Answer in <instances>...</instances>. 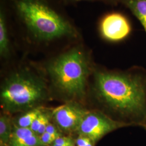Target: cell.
Returning <instances> with one entry per match:
<instances>
[{
	"label": "cell",
	"instance_id": "6da1fadb",
	"mask_svg": "<svg viewBox=\"0 0 146 146\" xmlns=\"http://www.w3.org/2000/svg\"><path fill=\"white\" fill-rule=\"evenodd\" d=\"M94 78L101 104L122 122L146 129V69L134 66L123 72L96 70Z\"/></svg>",
	"mask_w": 146,
	"mask_h": 146
},
{
	"label": "cell",
	"instance_id": "7a4b0ae2",
	"mask_svg": "<svg viewBox=\"0 0 146 146\" xmlns=\"http://www.w3.org/2000/svg\"><path fill=\"white\" fill-rule=\"evenodd\" d=\"M23 31L36 43L76 39L78 29L49 0H11Z\"/></svg>",
	"mask_w": 146,
	"mask_h": 146
},
{
	"label": "cell",
	"instance_id": "3957f363",
	"mask_svg": "<svg viewBox=\"0 0 146 146\" xmlns=\"http://www.w3.org/2000/svg\"><path fill=\"white\" fill-rule=\"evenodd\" d=\"M47 69L54 85L63 94L78 99L84 96L91 62L82 47H74L52 58Z\"/></svg>",
	"mask_w": 146,
	"mask_h": 146
},
{
	"label": "cell",
	"instance_id": "277c9868",
	"mask_svg": "<svg viewBox=\"0 0 146 146\" xmlns=\"http://www.w3.org/2000/svg\"><path fill=\"white\" fill-rule=\"evenodd\" d=\"M46 87L42 80L27 69L7 78L1 92V105L9 111L29 110L44 99Z\"/></svg>",
	"mask_w": 146,
	"mask_h": 146
},
{
	"label": "cell",
	"instance_id": "5b68a950",
	"mask_svg": "<svg viewBox=\"0 0 146 146\" xmlns=\"http://www.w3.org/2000/svg\"><path fill=\"white\" fill-rule=\"evenodd\" d=\"M129 126L110 117L101 111L93 110L87 111L76 131L79 135L88 137L95 144L110 132Z\"/></svg>",
	"mask_w": 146,
	"mask_h": 146
},
{
	"label": "cell",
	"instance_id": "8992f818",
	"mask_svg": "<svg viewBox=\"0 0 146 146\" xmlns=\"http://www.w3.org/2000/svg\"><path fill=\"white\" fill-rule=\"evenodd\" d=\"M131 28L125 16L117 12L104 15L100 22V33L104 40L110 42H119L130 34Z\"/></svg>",
	"mask_w": 146,
	"mask_h": 146
},
{
	"label": "cell",
	"instance_id": "52a82bcc",
	"mask_svg": "<svg viewBox=\"0 0 146 146\" xmlns=\"http://www.w3.org/2000/svg\"><path fill=\"white\" fill-rule=\"evenodd\" d=\"M88 111L78 104L70 102L55 108L52 116L60 129L69 133L77 131Z\"/></svg>",
	"mask_w": 146,
	"mask_h": 146
},
{
	"label": "cell",
	"instance_id": "ba28073f",
	"mask_svg": "<svg viewBox=\"0 0 146 146\" xmlns=\"http://www.w3.org/2000/svg\"><path fill=\"white\" fill-rule=\"evenodd\" d=\"M8 146H44L40 136L31 131L30 128H23L14 125L13 128Z\"/></svg>",
	"mask_w": 146,
	"mask_h": 146
},
{
	"label": "cell",
	"instance_id": "9c48e42d",
	"mask_svg": "<svg viewBox=\"0 0 146 146\" xmlns=\"http://www.w3.org/2000/svg\"><path fill=\"white\" fill-rule=\"evenodd\" d=\"M11 54L9 28L3 0L0 8V55L2 58H9Z\"/></svg>",
	"mask_w": 146,
	"mask_h": 146
},
{
	"label": "cell",
	"instance_id": "30bf717a",
	"mask_svg": "<svg viewBox=\"0 0 146 146\" xmlns=\"http://www.w3.org/2000/svg\"><path fill=\"white\" fill-rule=\"evenodd\" d=\"M121 3L140 22L146 33V0H121Z\"/></svg>",
	"mask_w": 146,
	"mask_h": 146
},
{
	"label": "cell",
	"instance_id": "8fae6325",
	"mask_svg": "<svg viewBox=\"0 0 146 146\" xmlns=\"http://www.w3.org/2000/svg\"><path fill=\"white\" fill-rule=\"evenodd\" d=\"M12 131L10 118L7 115H1L0 117L1 145L8 146Z\"/></svg>",
	"mask_w": 146,
	"mask_h": 146
},
{
	"label": "cell",
	"instance_id": "7c38bea8",
	"mask_svg": "<svg viewBox=\"0 0 146 146\" xmlns=\"http://www.w3.org/2000/svg\"><path fill=\"white\" fill-rule=\"evenodd\" d=\"M42 112V108L40 107L28 110L18 119L16 125L23 128H30L33 122Z\"/></svg>",
	"mask_w": 146,
	"mask_h": 146
},
{
	"label": "cell",
	"instance_id": "4fadbf2b",
	"mask_svg": "<svg viewBox=\"0 0 146 146\" xmlns=\"http://www.w3.org/2000/svg\"><path fill=\"white\" fill-rule=\"evenodd\" d=\"M50 116L47 113L42 112L33 123L31 124L30 128L38 135H41L46 131L47 125L49 122Z\"/></svg>",
	"mask_w": 146,
	"mask_h": 146
},
{
	"label": "cell",
	"instance_id": "5bb4252c",
	"mask_svg": "<svg viewBox=\"0 0 146 146\" xmlns=\"http://www.w3.org/2000/svg\"><path fill=\"white\" fill-rule=\"evenodd\" d=\"M61 1L64 4L66 5L75 4L82 1H100L111 5H117L121 3V0H61Z\"/></svg>",
	"mask_w": 146,
	"mask_h": 146
},
{
	"label": "cell",
	"instance_id": "9a60e30c",
	"mask_svg": "<svg viewBox=\"0 0 146 146\" xmlns=\"http://www.w3.org/2000/svg\"><path fill=\"white\" fill-rule=\"evenodd\" d=\"M53 143L62 146H74V141L71 137L61 136L57 138Z\"/></svg>",
	"mask_w": 146,
	"mask_h": 146
},
{
	"label": "cell",
	"instance_id": "2e32d148",
	"mask_svg": "<svg viewBox=\"0 0 146 146\" xmlns=\"http://www.w3.org/2000/svg\"><path fill=\"white\" fill-rule=\"evenodd\" d=\"M75 143L77 146H94V142L88 137L84 136L79 135Z\"/></svg>",
	"mask_w": 146,
	"mask_h": 146
},
{
	"label": "cell",
	"instance_id": "e0dca14e",
	"mask_svg": "<svg viewBox=\"0 0 146 146\" xmlns=\"http://www.w3.org/2000/svg\"><path fill=\"white\" fill-rule=\"evenodd\" d=\"M40 140L42 142L43 145L44 146H48L52 144L54 141L56 140V138L49 133L45 131L42 135H40Z\"/></svg>",
	"mask_w": 146,
	"mask_h": 146
},
{
	"label": "cell",
	"instance_id": "ac0fdd59",
	"mask_svg": "<svg viewBox=\"0 0 146 146\" xmlns=\"http://www.w3.org/2000/svg\"><path fill=\"white\" fill-rule=\"evenodd\" d=\"M46 131L53 136L54 137L56 138V139L59 137L62 136L61 134L58 131V129L55 127V126H54L50 123H49L47 125Z\"/></svg>",
	"mask_w": 146,
	"mask_h": 146
},
{
	"label": "cell",
	"instance_id": "d6986e66",
	"mask_svg": "<svg viewBox=\"0 0 146 146\" xmlns=\"http://www.w3.org/2000/svg\"></svg>",
	"mask_w": 146,
	"mask_h": 146
},
{
	"label": "cell",
	"instance_id": "ffe728a7",
	"mask_svg": "<svg viewBox=\"0 0 146 146\" xmlns=\"http://www.w3.org/2000/svg\"></svg>",
	"mask_w": 146,
	"mask_h": 146
}]
</instances>
